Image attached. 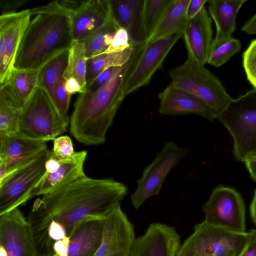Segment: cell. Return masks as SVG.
Listing matches in <instances>:
<instances>
[{"instance_id": "34", "label": "cell", "mask_w": 256, "mask_h": 256, "mask_svg": "<svg viewBox=\"0 0 256 256\" xmlns=\"http://www.w3.org/2000/svg\"><path fill=\"white\" fill-rule=\"evenodd\" d=\"M242 64L248 80L256 88V39L243 53Z\"/></svg>"}, {"instance_id": "8", "label": "cell", "mask_w": 256, "mask_h": 256, "mask_svg": "<svg viewBox=\"0 0 256 256\" xmlns=\"http://www.w3.org/2000/svg\"><path fill=\"white\" fill-rule=\"evenodd\" d=\"M50 152L48 148L45 150L32 162L0 182V215L31 199L33 190L45 173Z\"/></svg>"}, {"instance_id": "48", "label": "cell", "mask_w": 256, "mask_h": 256, "mask_svg": "<svg viewBox=\"0 0 256 256\" xmlns=\"http://www.w3.org/2000/svg\"><path fill=\"white\" fill-rule=\"evenodd\" d=\"M58 256L57 255V254H56L55 253V254H54V256Z\"/></svg>"}, {"instance_id": "6", "label": "cell", "mask_w": 256, "mask_h": 256, "mask_svg": "<svg viewBox=\"0 0 256 256\" xmlns=\"http://www.w3.org/2000/svg\"><path fill=\"white\" fill-rule=\"evenodd\" d=\"M172 82L196 96L217 114L232 99L219 79L188 54L186 60L169 71Z\"/></svg>"}, {"instance_id": "43", "label": "cell", "mask_w": 256, "mask_h": 256, "mask_svg": "<svg viewBox=\"0 0 256 256\" xmlns=\"http://www.w3.org/2000/svg\"><path fill=\"white\" fill-rule=\"evenodd\" d=\"M65 88L66 92L70 96L76 92H82L78 82L73 78H68L66 80Z\"/></svg>"}, {"instance_id": "10", "label": "cell", "mask_w": 256, "mask_h": 256, "mask_svg": "<svg viewBox=\"0 0 256 256\" xmlns=\"http://www.w3.org/2000/svg\"><path fill=\"white\" fill-rule=\"evenodd\" d=\"M182 36V32H174L148 40L138 47L126 80V96L150 83L154 74L161 68L168 54Z\"/></svg>"}, {"instance_id": "46", "label": "cell", "mask_w": 256, "mask_h": 256, "mask_svg": "<svg viewBox=\"0 0 256 256\" xmlns=\"http://www.w3.org/2000/svg\"><path fill=\"white\" fill-rule=\"evenodd\" d=\"M244 162L252 178L256 182V164L247 160Z\"/></svg>"}, {"instance_id": "7", "label": "cell", "mask_w": 256, "mask_h": 256, "mask_svg": "<svg viewBox=\"0 0 256 256\" xmlns=\"http://www.w3.org/2000/svg\"><path fill=\"white\" fill-rule=\"evenodd\" d=\"M249 238V232H232L204 220L194 226L176 256H240Z\"/></svg>"}, {"instance_id": "40", "label": "cell", "mask_w": 256, "mask_h": 256, "mask_svg": "<svg viewBox=\"0 0 256 256\" xmlns=\"http://www.w3.org/2000/svg\"><path fill=\"white\" fill-rule=\"evenodd\" d=\"M249 233L248 242L240 256H256V230L252 229Z\"/></svg>"}, {"instance_id": "14", "label": "cell", "mask_w": 256, "mask_h": 256, "mask_svg": "<svg viewBox=\"0 0 256 256\" xmlns=\"http://www.w3.org/2000/svg\"><path fill=\"white\" fill-rule=\"evenodd\" d=\"M46 142L15 132L0 134V182L47 149Z\"/></svg>"}, {"instance_id": "27", "label": "cell", "mask_w": 256, "mask_h": 256, "mask_svg": "<svg viewBox=\"0 0 256 256\" xmlns=\"http://www.w3.org/2000/svg\"><path fill=\"white\" fill-rule=\"evenodd\" d=\"M20 110L8 86H0V134L18 132Z\"/></svg>"}, {"instance_id": "35", "label": "cell", "mask_w": 256, "mask_h": 256, "mask_svg": "<svg viewBox=\"0 0 256 256\" xmlns=\"http://www.w3.org/2000/svg\"><path fill=\"white\" fill-rule=\"evenodd\" d=\"M52 154L58 158L68 159L74 156L75 152L70 138L67 136L57 137L54 140Z\"/></svg>"}, {"instance_id": "45", "label": "cell", "mask_w": 256, "mask_h": 256, "mask_svg": "<svg viewBox=\"0 0 256 256\" xmlns=\"http://www.w3.org/2000/svg\"><path fill=\"white\" fill-rule=\"evenodd\" d=\"M250 213L252 222L256 226V190L250 206Z\"/></svg>"}, {"instance_id": "2", "label": "cell", "mask_w": 256, "mask_h": 256, "mask_svg": "<svg viewBox=\"0 0 256 256\" xmlns=\"http://www.w3.org/2000/svg\"><path fill=\"white\" fill-rule=\"evenodd\" d=\"M30 10L34 17L24 35L14 66L18 70H39L52 59L70 50L72 12L62 0Z\"/></svg>"}, {"instance_id": "39", "label": "cell", "mask_w": 256, "mask_h": 256, "mask_svg": "<svg viewBox=\"0 0 256 256\" xmlns=\"http://www.w3.org/2000/svg\"><path fill=\"white\" fill-rule=\"evenodd\" d=\"M27 2V0H2L0 2L1 15L16 12L17 9Z\"/></svg>"}, {"instance_id": "24", "label": "cell", "mask_w": 256, "mask_h": 256, "mask_svg": "<svg viewBox=\"0 0 256 256\" xmlns=\"http://www.w3.org/2000/svg\"><path fill=\"white\" fill-rule=\"evenodd\" d=\"M190 1V0H172L148 40L176 32H183L189 20L186 16V10Z\"/></svg>"}, {"instance_id": "16", "label": "cell", "mask_w": 256, "mask_h": 256, "mask_svg": "<svg viewBox=\"0 0 256 256\" xmlns=\"http://www.w3.org/2000/svg\"><path fill=\"white\" fill-rule=\"evenodd\" d=\"M135 238L134 226L120 204L106 217L102 241L94 256H129Z\"/></svg>"}, {"instance_id": "19", "label": "cell", "mask_w": 256, "mask_h": 256, "mask_svg": "<svg viewBox=\"0 0 256 256\" xmlns=\"http://www.w3.org/2000/svg\"><path fill=\"white\" fill-rule=\"evenodd\" d=\"M160 100L159 113L166 115L194 114L210 122L217 114L206 104L192 93L172 82L158 95Z\"/></svg>"}, {"instance_id": "22", "label": "cell", "mask_w": 256, "mask_h": 256, "mask_svg": "<svg viewBox=\"0 0 256 256\" xmlns=\"http://www.w3.org/2000/svg\"><path fill=\"white\" fill-rule=\"evenodd\" d=\"M144 0H110L113 17L118 26L125 28L134 48L144 44L147 38L142 20Z\"/></svg>"}, {"instance_id": "28", "label": "cell", "mask_w": 256, "mask_h": 256, "mask_svg": "<svg viewBox=\"0 0 256 256\" xmlns=\"http://www.w3.org/2000/svg\"><path fill=\"white\" fill-rule=\"evenodd\" d=\"M69 53L70 50L62 52L48 62L38 70V86L46 92L51 100L55 84L66 68Z\"/></svg>"}, {"instance_id": "15", "label": "cell", "mask_w": 256, "mask_h": 256, "mask_svg": "<svg viewBox=\"0 0 256 256\" xmlns=\"http://www.w3.org/2000/svg\"><path fill=\"white\" fill-rule=\"evenodd\" d=\"M86 156V151H78L71 158L62 160L56 158L50 150L45 173L33 190L31 198L44 196L85 176L84 164Z\"/></svg>"}, {"instance_id": "29", "label": "cell", "mask_w": 256, "mask_h": 256, "mask_svg": "<svg viewBox=\"0 0 256 256\" xmlns=\"http://www.w3.org/2000/svg\"><path fill=\"white\" fill-rule=\"evenodd\" d=\"M119 26L115 20L105 24L82 42L87 59L104 53Z\"/></svg>"}, {"instance_id": "30", "label": "cell", "mask_w": 256, "mask_h": 256, "mask_svg": "<svg viewBox=\"0 0 256 256\" xmlns=\"http://www.w3.org/2000/svg\"><path fill=\"white\" fill-rule=\"evenodd\" d=\"M87 58L84 44L81 42H72L70 50L68 64L63 76L66 80L73 78L78 82L82 92L86 88V68Z\"/></svg>"}, {"instance_id": "4", "label": "cell", "mask_w": 256, "mask_h": 256, "mask_svg": "<svg viewBox=\"0 0 256 256\" xmlns=\"http://www.w3.org/2000/svg\"><path fill=\"white\" fill-rule=\"evenodd\" d=\"M216 119L228 130L234 140L235 158L244 162L256 154V88L232 99Z\"/></svg>"}, {"instance_id": "12", "label": "cell", "mask_w": 256, "mask_h": 256, "mask_svg": "<svg viewBox=\"0 0 256 256\" xmlns=\"http://www.w3.org/2000/svg\"><path fill=\"white\" fill-rule=\"evenodd\" d=\"M31 17L30 9L0 16V86L11 78L16 56Z\"/></svg>"}, {"instance_id": "3", "label": "cell", "mask_w": 256, "mask_h": 256, "mask_svg": "<svg viewBox=\"0 0 256 256\" xmlns=\"http://www.w3.org/2000/svg\"><path fill=\"white\" fill-rule=\"evenodd\" d=\"M137 51L136 48L129 60L99 89L78 94L70 118V132L79 142L97 146L105 142L106 132L126 96V80Z\"/></svg>"}, {"instance_id": "41", "label": "cell", "mask_w": 256, "mask_h": 256, "mask_svg": "<svg viewBox=\"0 0 256 256\" xmlns=\"http://www.w3.org/2000/svg\"><path fill=\"white\" fill-rule=\"evenodd\" d=\"M207 2V0H190L186 10L188 19L194 18L202 9Z\"/></svg>"}, {"instance_id": "33", "label": "cell", "mask_w": 256, "mask_h": 256, "mask_svg": "<svg viewBox=\"0 0 256 256\" xmlns=\"http://www.w3.org/2000/svg\"><path fill=\"white\" fill-rule=\"evenodd\" d=\"M66 80L62 76L55 84L52 102L63 118L70 124V118L68 114L71 96L65 88Z\"/></svg>"}, {"instance_id": "20", "label": "cell", "mask_w": 256, "mask_h": 256, "mask_svg": "<svg viewBox=\"0 0 256 256\" xmlns=\"http://www.w3.org/2000/svg\"><path fill=\"white\" fill-rule=\"evenodd\" d=\"M212 34V19L204 6L188 20L182 32L188 54L202 66L207 63Z\"/></svg>"}, {"instance_id": "13", "label": "cell", "mask_w": 256, "mask_h": 256, "mask_svg": "<svg viewBox=\"0 0 256 256\" xmlns=\"http://www.w3.org/2000/svg\"><path fill=\"white\" fill-rule=\"evenodd\" d=\"M0 246L8 256H37L30 224L18 208L0 215Z\"/></svg>"}, {"instance_id": "47", "label": "cell", "mask_w": 256, "mask_h": 256, "mask_svg": "<svg viewBox=\"0 0 256 256\" xmlns=\"http://www.w3.org/2000/svg\"><path fill=\"white\" fill-rule=\"evenodd\" d=\"M0 256H8L6 250L1 246H0Z\"/></svg>"}, {"instance_id": "37", "label": "cell", "mask_w": 256, "mask_h": 256, "mask_svg": "<svg viewBox=\"0 0 256 256\" xmlns=\"http://www.w3.org/2000/svg\"><path fill=\"white\" fill-rule=\"evenodd\" d=\"M122 66H112L100 73L86 88V90L94 92L103 86Z\"/></svg>"}, {"instance_id": "18", "label": "cell", "mask_w": 256, "mask_h": 256, "mask_svg": "<svg viewBox=\"0 0 256 256\" xmlns=\"http://www.w3.org/2000/svg\"><path fill=\"white\" fill-rule=\"evenodd\" d=\"M114 20L110 0L80 1L72 14V42H83L102 26Z\"/></svg>"}, {"instance_id": "25", "label": "cell", "mask_w": 256, "mask_h": 256, "mask_svg": "<svg viewBox=\"0 0 256 256\" xmlns=\"http://www.w3.org/2000/svg\"><path fill=\"white\" fill-rule=\"evenodd\" d=\"M38 70L14 68L11 78L6 84L21 108L28 102L38 87Z\"/></svg>"}, {"instance_id": "44", "label": "cell", "mask_w": 256, "mask_h": 256, "mask_svg": "<svg viewBox=\"0 0 256 256\" xmlns=\"http://www.w3.org/2000/svg\"><path fill=\"white\" fill-rule=\"evenodd\" d=\"M241 30L248 34H256V14L244 24Z\"/></svg>"}, {"instance_id": "26", "label": "cell", "mask_w": 256, "mask_h": 256, "mask_svg": "<svg viewBox=\"0 0 256 256\" xmlns=\"http://www.w3.org/2000/svg\"><path fill=\"white\" fill-rule=\"evenodd\" d=\"M136 48L129 47L118 52L106 53L87 59L86 68V86L98 76L112 66H122L132 56Z\"/></svg>"}, {"instance_id": "38", "label": "cell", "mask_w": 256, "mask_h": 256, "mask_svg": "<svg viewBox=\"0 0 256 256\" xmlns=\"http://www.w3.org/2000/svg\"><path fill=\"white\" fill-rule=\"evenodd\" d=\"M48 234L50 238L54 242L67 236L64 226L60 223L54 220L50 224Z\"/></svg>"}, {"instance_id": "9", "label": "cell", "mask_w": 256, "mask_h": 256, "mask_svg": "<svg viewBox=\"0 0 256 256\" xmlns=\"http://www.w3.org/2000/svg\"><path fill=\"white\" fill-rule=\"evenodd\" d=\"M186 148L172 141L166 142L162 150L143 170L137 180V188L130 196L133 207L138 210L148 198L159 194L170 172L188 154Z\"/></svg>"}, {"instance_id": "5", "label": "cell", "mask_w": 256, "mask_h": 256, "mask_svg": "<svg viewBox=\"0 0 256 256\" xmlns=\"http://www.w3.org/2000/svg\"><path fill=\"white\" fill-rule=\"evenodd\" d=\"M69 124L46 92L38 86L20 110L17 132L26 138L46 142L65 132Z\"/></svg>"}, {"instance_id": "36", "label": "cell", "mask_w": 256, "mask_h": 256, "mask_svg": "<svg viewBox=\"0 0 256 256\" xmlns=\"http://www.w3.org/2000/svg\"><path fill=\"white\" fill-rule=\"evenodd\" d=\"M132 46L126 30L119 26L106 53L118 52Z\"/></svg>"}, {"instance_id": "21", "label": "cell", "mask_w": 256, "mask_h": 256, "mask_svg": "<svg viewBox=\"0 0 256 256\" xmlns=\"http://www.w3.org/2000/svg\"><path fill=\"white\" fill-rule=\"evenodd\" d=\"M106 217L88 218L76 224L68 236V256H94L102 241Z\"/></svg>"}, {"instance_id": "42", "label": "cell", "mask_w": 256, "mask_h": 256, "mask_svg": "<svg viewBox=\"0 0 256 256\" xmlns=\"http://www.w3.org/2000/svg\"><path fill=\"white\" fill-rule=\"evenodd\" d=\"M70 238L66 236L64 239L54 242L53 248L58 256H68Z\"/></svg>"}, {"instance_id": "1", "label": "cell", "mask_w": 256, "mask_h": 256, "mask_svg": "<svg viewBox=\"0 0 256 256\" xmlns=\"http://www.w3.org/2000/svg\"><path fill=\"white\" fill-rule=\"evenodd\" d=\"M128 193L127 186L112 178L86 175L38 198L28 216L37 256H53L54 242L48 228L54 220L62 224L68 236L78 222L104 218Z\"/></svg>"}, {"instance_id": "31", "label": "cell", "mask_w": 256, "mask_h": 256, "mask_svg": "<svg viewBox=\"0 0 256 256\" xmlns=\"http://www.w3.org/2000/svg\"><path fill=\"white\" fill-rule=\"evenodd\" d=\"M241 48L240 42L232 36L220 40H212L207 63L218 68L228 62Z\"/></svg>"}, {"instance_id": "17", "label": "cell", "mask_w": 256, "mask_h": 256, "mask_svg": "<svg viewBox=\"0 0 256 256\" xmlns=\"http://www.w3.org/2000/svg\"><path fill=\"white\" fill-rule=\"evenodd\" d=\"M180 246V236L174 227L154 222L135 238L129 256H176Z\"/></svg>"}, {"instance_id": "32", "label": "cell", "mask_w": 256, "mask_h": 256, "mask_svg": "<svg viewBox=\"0 0 256 256\" xmlns=\"http://www.w3.org/2000/svg\"><path fill=\"white\" fill-rule=\"evenodd\" d=\"M172 0H144L142 20L147 40L158 26Z\"/></svg>"}, {"instance_id": "11", "label": "cell", "mask_w": 256, "mask_h": 256, "mask_svg": "<svg viewBox=\"0 0 256 256\" xmlns=\"http://www.w3.org/2000/svg\"><path fill=\"white\" fill-rule=\"evenodd\" d=\"M202 210L208 223L234 232H246L244 201L234 189L222 185L216 187Z\"/></svg>"}, {"instance_id": "23", "label": "cell", "mask_w": 256, "mask_h": 256, "mask_svg": "<svg viewBox=\"0 0 256 256\" xmlns=\"http://www.w3.org/2000/svg\"><path fill=\"white\" fill-rule=\"evenodd\" d=\"M246 0H208L210 14L216 27L214 40L230 38L236 27V18Z\"/></svg>"}]
</instances>
